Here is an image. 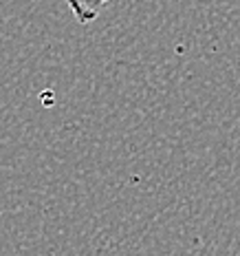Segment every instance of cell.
I'll return each mask as SVG.
<instances>
[{"label": "cell", "instance_id": "cell-1", "mask_svg": "<svg viewBox=\"0 0 240 256\" xmlns=\"http://www.w3.org/2000/svg\"><path fill=\"white\" fill-rule=\"evenodd\" d=\"M108 2L110 0H66L68 9H71V14L75 16V20L79 24L95 22Z\"/></svg>", "mask_w": 240, "mask_h": 256}]
</instances>
